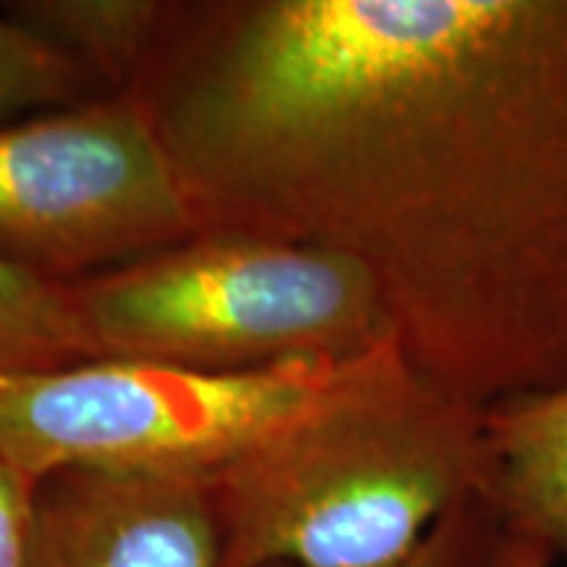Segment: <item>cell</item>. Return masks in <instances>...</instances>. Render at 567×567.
<instances>
[{"mask_svg":"<svg viewBox=\"0 0 567 567\" xmlns=\"http://www.w3.org/2000/svg\"><path fill=\"white\" fill-rule=\"evenodd\" d=\"M27 567H218L200 478L69 467L40 478Z\"/></svg>","mask_w":567,"mask_h":567,"instance_id":"cell-6","label":"cell"},{"mask_svg":"<svg viewBox=\"0 0 567 567\" xmlns=\"http://www.w3.org/2000/svg\"><path fill=\"white\" fill-rule=\"evenodd\" d=\"M97 360L66 284L0 260V379Z\"/></svg>","mask_w":567,"mask_h":567,"instance_id":"cell-9","label":"cell"},{"mask_svg":"<svg viewBox=\"0 0 567 567\" xmlns=\"http://www.w3.org/2000/svg\"><path fill=\"white\" fill-rule=\"evenodd\" d=\"M197 221L130 92L0 126V260L76 281L195 237Z\"/></svg>","mask_w":567,"mask_h":567,"instance_id":"cell-5","label":"cell"},{"mask_svg":"<svg viewBox=\"0 0 567 567\" xmlns=\"http://www.w3.org/2000/svg\"><path fill=\"white\" fill-rule=\"evenodd\" d=\"M486 478L530 528L567 538V386L484 410Z\"/></svg>","mask_w":567,"mask_h":567,"instance_id":"cell-7","label":"cell"},{"mask_svg":"<svg viewBox=\"0 0 567 567\" xmlns=\"http://www.w3.org/2000/svg\"><path fill=\"white\" fill-rule=\"evenodd\" d=\"M113 95L92 71L27 32L0 9V126Z\"/></svg>","mask_w":567,"mask_h":567,"instance_id":"cell-10","label":"cell"},{"mask_svg":"<svg viewBox=\"0 0 567 567\" xmlns=\"http://www.w3.org/2000/svg\"><path fill=\"white\" fill-rule=\"evenodd\" d=\"M27 32L66 53L113 95L130 92L151 63L172 3L163 0H19L0 6Z\"/></svg>","mask_w":567,"mask_h":567,"instance_id":"cell-8","label":"cell"},{"mask_svg":"<svg viewBox=\"0 0 567 567\" xmlns=\"http://www.w3.org/2000/svg\"><path fill=\"white\" fill-rule=\"evenodd\" d=\"M396 567H446V538L429 536V542L413 557Z\"/></svg>","mask_w":567,"mask_h":567,"instance_id":"cell-12","label":"cell"},{"mask_svg":"<svg viewBox=\"0 0 567 567\" xmlns=\"http://www.w3.org/2000/svg\"><path fill=\"white\" fill-rule=\"evenodd\" d=\"M358 358H292L237 373L87 360L3 375L0 452L38 481L69 467L205 481L334 386Z\"/></svg>","mask_w":567,"mask_h":567,"instance_id":"cell-4","label":"cell"},{"mask_svg":"<svg viewBox=\"0 0 567 567\" xmlns=\"http://www.w3.org/2000/svg\"><path fill=\"white\" fill-rule=\"evenodd\" d=\"M38 484L0 452V567H27Z\"/></svg>","mask_w":567,"mask_h":567,"instance_id":"cell-11","label":"cell"},{"mask_svg":"<svg viewBox=\"0 0 567 567\" xmlns=\"http://www.w3.org/2000/svg\"><path fill=\"white\" fill-rule=\"evenodd\" d=\"M66 289L97 360L237 373L396 342L358 260L279 239L195 234Z\"/></svg>","mask_w":567,"mask_h":567,"instance_id":"cell-3","label":"cell"},{"mask_svg":"<svg viewBox=\"0 0 567 567\" xmlns=\"http://www.w3.org/2000/svg\"><path fill=\"white\" fill-rule=\"evenodd\" d=\"M130 95L197 234L358 260L465 405L567 386V0L172 3Z\"/></svg>","mask_w":567,"mask_h":567,"instance_id":"cell-1","label":"cell"},{"mask_svg":"<svg viewBox=\"0 0 567 567\" xmlns=\"http://www.w3.org/2000/svg\"><path fill=\"white\" fill-rule=\"evenodd\" d=\"M486 481L484 410L425 381L400 344L205 478L218 567H396Z\"/></svg>","mask_w":567,"mask_h":567,"instance_id":"cell-2","label":"cell"},{"mask_svg":"<svg viewBox=\"0 0 567 567\" xmlns=\"http://www.w3.org/2000/svg\"><path fill=\"white\" fill-rule=\"evenodd\" d=\"M505 567H542L538 563H530V557H517L513 563L505 565Z\"/></svg>","mask_w":567,"mask_h":567,"instance_id":"cell-13","label":"cell"}]
</instances>
